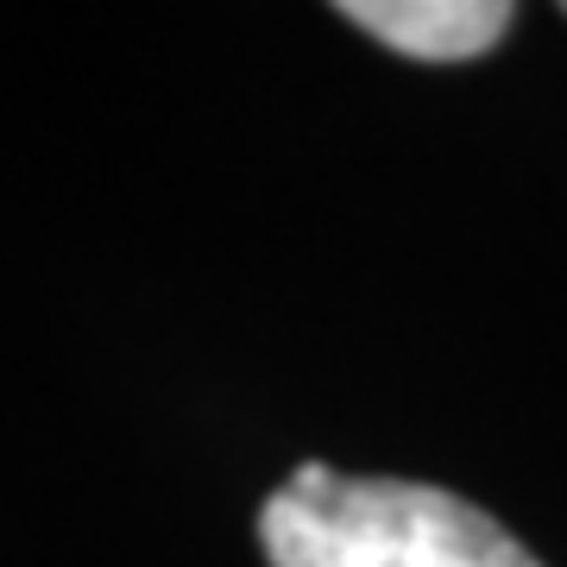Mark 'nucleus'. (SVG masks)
<instances>
[{
	"instance_id": "f257e3e1",
	"label": "nucleus",
	"mask_w": 567,
	"mask_h": 567,
	"mask_svg": "<svg viewBox=\"0 0 567 567\" xmlns=\"http://www.w3.org/2000/svg\"><path fill=\"white\" fill-rule=\"evenodd\" d=\"M271 567H543L505 524L442 486L347 480L303 461L259 511Z\"/></svg>"
},
{
	"instance_id": "f03ea898",
	"label": "nucleus",
	"mask_w": 567,
	"mask_h": 567,
	"mask_svg": "<svg viewBox=\"0 0 567 567\" xmlns=\"http://www.w3.org/2000/svg\"><path fill=\"white\" fill-rule=\"evenodd\" d=\"M341 20L416 63H466L486 58L517 13L505 0H347Z\"/></svg>"
}]
</instances>
